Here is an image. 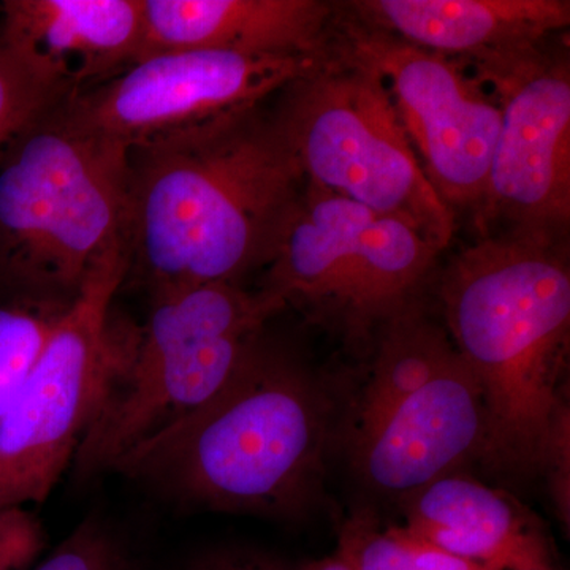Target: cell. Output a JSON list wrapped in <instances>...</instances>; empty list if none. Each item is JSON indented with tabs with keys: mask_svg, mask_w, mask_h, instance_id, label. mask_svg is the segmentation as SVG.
<instances>
[{
	"mask_svg": "<svg viewBox=\"0 0 570 570\" xmlns=\"http://www.w3.org/2000/svg\"><path fill=\"white\" fill-rule=\"evenodd\" d=\"M401 502L407 530L453 557L505 570H553L527 512L466 474L444 475Z\"/></svg>",
	"mask_w": 570,
	"mask_h": 570,
	"instance_id": "obj_16",
	"label": "cell"
},
{
	"mask_svg": "<svg viewBox=\"0 0 570 570\" xmlns=\"http://www.w3.org/2000/svg\"><path fill=\"white\" fill-rule=\"evenodd\" d=\"M487 412L459 352L422 389L355 430L352 461L366 485L401 501L482 459Z\"/></svg>",
	"mask_w": 570,
	"mask_h": 570,
	"instance_id": "obj_11",
	"label": "cell"
},
{
	"mask_svg": "<svg viewBox=\"0 0 570 570\" xmlns=\"http://www.w3.org/2000/svg\"><path fill=\"white\" fill-rule=\"evenodd\" d=\"M261 337L262 333L220 337L151 362L121 365L77 450V474L110 471L135 445L204 406Z\"/></svg>",
	"mask_w": 570,
	"mask_h": 570,
	"instance_id": "obj_12",
	"label": "cell"
},
{
	"mask_svg": "<svg viewBox=\"0 0 570 570\" xmlns=\"http://www.w3.org/2000/svg\"><path fill=\"white\" fill-rule=\"evenodd\" d=\"M336 553L352 570H505L461 560L407 528H381L363 515L347 521Z\"/></svg>",
	"mask_w": 570,
	"mask_h": 570,
	"instance_id": "obj_18",
	"label": "cell"
},
{
	"mask_svg": "<svg viewBox=\"0 0 570 570\" xmlns=\"http://www.w3.org/2000/svg\"><path fill=\"white\" fill-rule=\"evenodd\" d=\"M141 59L157 52L214 50L325 58L337 7L321 0H142Z\"/></svg>",
	"mask_w": 570,
	"mask_h": 570,
	"instance_id": "obj_15",
	"label": "cell"
},
{
	"mask_svg": "<svg viewBox=\"0 0 570 570\" xmlns=\"http://www.w3.org/2000/svg\"><path fill=\"white\" fill-rule=\"evenodd\" d=\"M129 553L116 532L97 517L75 528L47 560L32 570H130Z\"/></svg>",
	"mask_w": 570,
	"mask_h": 570,
	"instance_id": "obj_21",
	"label": "cell"
},
{
	"mask_svg": "<svg viewBox=\"0 0 570 570\" xmlns=\"http://www.w3.org/2000/svg\"><path fill=\"white\" fill-rule=\"evenodd\" d=\"M550 480L551 498L566 528L570 520V412L562 409L551 434L546 466Z\"/></svg>",
	"mask_w": 570,
	"mask_h": 570,
	"instance_id": "obj_23",
	"label": "cell"
},
{
	"mask_svg": "<svg viewBox=\"0 0 570 570\" xmlns=\"http://www.w3.org/2000/svg\"><path fill=\"white\" fill-rule=\"evenodd\" d=\"M0 36L69 97L140 61L142 0H7Z\"/></svg>",
	"mask_w": 570,
	"mask_h": 570,
	"instance_id": "obj_13",
	"label": "cell"
},
{
	"mask_svg": "<svg viewBox=\"0 0 570 570\" xmlns=\"http://www.w3.org/2000/svg\"><path fill=\"white\" fill-rule=\"evenodd\" d=\"M502 111L483 230L564 242L570 223V73L549 48L479 71Z\"/></svg>",
	"mask_w": 570,
	"mask_h": 570,
	"instance_id": "obj_9",
	"label": "cell"
},
{
	"mask_svg": "<svg viewBox=\"0 0 570 570\" xmlns=\"http://www.w3.org/2000/svg\"><path fill=\"white\" fill-rule=\"evenodd\" d=\"M302 570H352V568L336 553L325 560L311 562Z\"/></svg>",
	"mask_w": 570,
	"mask_h": 570,
	"instance_id": "obj_25",
	"label": "cell"
},
{
	"mask_svg": "<svg viewBox=\"0 0 570 570\" xmlns=\"http://www.w3.org/2000/svg\"><path fill=\"white\" fill-rule=\"evenodd\" d=\"M273 115L307 184L404 220L439 250L450 245L455 214L423 174L387 85L336 39Z\"/></svg>",
	"mask_w": 570,
	"mask_h": 570,
	"instance_id": "obj_5",
	"label": "cell"
},
{
	"mask_svg": "<svg viewBox=\"0 0 570 570\" xmlns=\"http://www.w3.org/2000/svg\"><path fill=\"white\" fill-rule=\"evenodd\" d=\"M336 43L387 85L420 167L450 209H479L502 111L459 63L337 14Z\"/></svg>",
	"mask_w": 570,
	"mask_h": 570,
	"instance_id": "obj_8",
	"label": "cell"
},
{
	"mask_svg": "<svg viewBox=\"0 0 570 570\" xmlns=\"http://www.w3.org/2000/svg\"><path fill=\"white\" fill-rule=\"evenodd\" d=\"M448 330L415 303L379 332L373 374L356 412L355 430L371 425L397 403L422 389L453 356Z\"/></svg>",
	"mask_w": 570,
	"mask_h": 570,
	"instance_id": "obj_17",
	"label": "cell"
},
{
	"mask_svg": "<svg viewBox=\"0 0 570 570\" xmlns=\"http://www.w3.org/2000/svg\"><path fill=\"white\" fill-rule=\"evenodd\" d=\"M7 508L6 502H3V472H2V461H0V509Z\"/></svg>",
	"mask_w": 570,
	"mask_h": 570,
	"instance_id": "obj_26",
	"label": "cell"
},
{
	"mask_svg": "<svg viewBox=\"0 0 570 570\" xmlns=\"http://www.w3.org/2000/svg\"><path fill=\"white\" fill-rule=\"evenodd\" d=\"M453 346L487 412L482 460L515 475L543 472L570 330L564 242L489 234L453 258L441 283Z\"/></svg>",
	"mask_w": 570,
	"mask_h": 570,
	"instance_id": "obj_3",
	"label": "cell"
},
{
	"mask_svg": "<svg viewBox=\"0 0 570 570\" xmlns=\"http://www.w3.org/2000/svg\"><path fill=\"white\" fill-rule=\"evenodd\" d=\"M186 570H288L276 558L245 550L217 551L195 561Z\"/></svg>",
	"mask_w": 570,
	"mask_h": 570,
	"instance_id": "obj_24",
	"label": "cell"
},
{
	"mask_svg": "<svg viewBox=\"0 0 570 570\" xmlns=\"http://www.w3.org/2000/svg\"><path fill=\"white\" fill-rule=\"evenodd\" d=\"M305 175L262 110L135 145L129 151L127 277L157 296L238 283L265 266Z\"/></svg>",
	"mask_w": 570,
	"mask_h": 570,
	"instance_id": "obj_1",
	"label": "cell"
},
{
	"mask_svg": "<svg viewBox=\"0 0 570 570\" xmlns=\"http://www.w3.org/2000/svg\"><path fill=\"white\" fill-rule=\"evenodd\" d=\"M322 59L214 50L157 52L66 100L62 110L71 121L130 149L262 107Z\"/></svg>",
	"mask_w": 570,
	"mask_h": 570,
	"instance_id": "obj_10",
	"label": "cell"
},
{
	"mask_svg": "<svg viewBox=\"0 0 570 570\" xmlns=\"http://www.w3.org/2000/svg\"><path fill=\"white\" fill-rule=\"evenodd\" d=\"M129 146L45 112L0 159V284L18 302L67 307L124 242Z\"/></svg>",
	"mask_w": 570,
	"mask_h": 570,
	"instance_id": "obj_4",
	"label": "cell"
},
{
	"mask_svg": "<svg viewBox=\"0 0 570 570\" xmlns=\"http://www.w3.org/2000/svg\"><path fill=\"white\" fill-rule=\"evenodd\" d=\"M127 266L126 242L94 266L56 318L17 403L0 417L7 508L50 497L121 367L126 333L112 325L111 306Z\"/></svg>",
	"mask_w": 570,
	"mask_h": 570,
	"instance_id": "obj_7",
	"label": "cell"
},
{
	"mask_svg": "<svg viewBox=\"0 0 570 570\" xmlns=\"http://www.w3.org/2000/svg\"><path fill=\"white\" fill-rule=\"evenodd\" d=\"M63 309L18 299L0 306V417L17 403Z\"/></svg>",
	"mask_w": 570,
	"mask_h": 570,
	"instance_id": "obj_19",
	"label": "cell"
},
{
	"mask_svg": "<svg viewBox=\"0 0 570 570\" xmlns=\"http://www.w3.org/2000/svg\"><path fill=\"white\" fill-rule=\"evenodd\" d=\"M439 253L404 220L306 183L277 234L264 288L365 344L414 303Z\"/></svg>",
	"mask_w": 570,
	"mask_h": 570,
	"instance_id": "obj_6",
	"label": "cell"
},
{
	"mask_svg": "<svg viewBox=\"0 0 570 570\" xmlns=\"http://www.w3.org/2000/svg\"><path fill=\"white\" fill-rule=\"evenodd\" d=\"M346 9L367 28L475 70L539 50L570 26L568 0H363Z\"/></svg>",
	"mask_w": 570,
	"mask_h": 570,
	"instance_id": "obj_14",
	"label": "cell"
},
{
	"mask_svg": "<svg viewBox=\"0 0 570 570\" xmlns=\"http://www.w3.org/2000/svg\"><path fill=\"white\" fill-rule=\"evenodd\" d=\"M328 426L313 374L261 337L208 403L110 471L190 508L295 519L321 490Z\"/></svg>",
	"mask_w": 570,
	"mask_h": 570,
	"instance_id": "obj_2",
	"label": "cell"
},
{
	"mask_svg": "<svg viewBox=\"0 0 570 570\" xmlns=\"http://www.w3.org/2000/svg\"><path fill=\"white\" fill-rule=\"evenodd\" d=\"M69 99L0 36V159L37 119Z\"/></svg>",
	"mask_w": 570,
	"mask_h": 570,
	"instance_id": "obj_20",
	"label": "cell"
},
{
	"mask_svg": "<svg viewBox=\"0 0 570 570\" xmlns=\"http://www.w3.org/2000/svg\"><path fill=\"white\" fill-rule=\"evenodd\" d=\"M45 549L40 521L21 505L0 509V570H28Z\"/></svg>",
	"mask_w": 570,
	"mask_h": 570,
	"instance_id": "obj_22",
	"label": "cell"
}]
</instances>
